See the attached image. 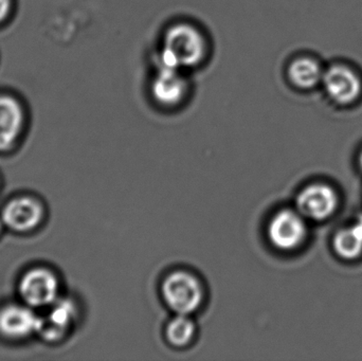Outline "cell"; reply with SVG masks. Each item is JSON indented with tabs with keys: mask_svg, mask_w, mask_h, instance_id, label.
<instances>
[{
	"mask_svg": "<svg viewBox=\"0 0 362 361\" xmlns=\"http://www.w3.org/2000/svg\"><path fill=\"white\" fill-rule=\"evenodd\" d=\"M23 110L16 100L0 97V152L10 150L23 127Z\"/></svg>",
	"mask_w": 362,
	"mask_h": 361,
	"instance_id": "cell-11",
	"label": "cell"
},
{
	"mask_svg": "<svg viewBox=\"0 0 362 361\" xmlns=\"http://www.w3.org/2000/svg\"><path fill=\"white\" fill-rule=\"evenodd\" d=\"M322 83L329 97L344 105L356 101L362 91L361 78L346 66H332L323 73Z\"/></svg>",
	"mask_w": 362,
	"mask_h": 361,
	"instance_id": "cell-7",
	"label": "cell"
},
{
	"mask_svg": "<svg viewBox=\"0 0 362 361\" xmlns=\"http://www.w3.org/2000/svg\"><path fill=\"white\" fill-rule=\"evenodd\" d=\"M189 83L178 69L159 68L151 86L155 101L163 107H176L189 93Z\"/></svg>",
	"mask_w": 362,
	"mask_h": 361,
	"instance_id": "cell-6",
	"label": "cell"
},
{
	"mask_svg": "<svg viewBox=\"0 0 362 361\" xmlns=\"http://www.w3.org/2000/svg\"><path fill=\"white\" fill-rule=\"evenodd\" d=\"M359 165H361V167L362 170V153L361 154V158H359Z\"/></svg>",
	"mask_w": 362,
	"mask_h": 361,
	"instance_id": "cell-16",
	"label": "cell"
},
{
	"mask_svg": "<svg viewBox=\"0 0 362 361\" xmlns=\"http://www.w3.org/2000/svg\"><path fill=\"white\" fill-rule=\"evenodd\" d=\"M161 294L165 304L177 315H191L199 309L204 298L200 280L185 271L170 273L161 286Z\"/></svg>",
	"mask_w": 362,
	"mask_h": 361,
	"instance_id": "cell-2",
	"label": "cell"
},
{
	"mask_svg": "<svg viewBox=\"0 0 362 361\" xmlns=\"http://www.w3.org/2000/svg\"><path fill=\"white\" fill-rule=\"evenodd\" d=\"M196 326L189 315H177L168 324L165 336L174 347H185L193 341Z\"/></svg>",
	"mask_w": 362,
	"mask_h": 361,
	"instance_id": "cell-14",
	"label": "cell"
},
{
	"mask_svg": "<svg viewBox=\"0 0 362 361\" xmlns=\"http://www.w3.org/2000/svg\"><path fill=\"white\" fill-rule=\"evenodd\" d=\"M322 68L310 57H299L291 61L287 69V76L293 86L300 89H310L322 82Z\"/></svg>",
	"mask_w": 362,
	"mask_h": 361,
	"instance_id": "cell-12",
	"label": "cell"
},
{
	"mask_svg": "<svg viewBox=\"0 0 362 361\" xmlns=\"http://www.w3.org/2000/svg\"><path fill=\"white\" fill-rule=\"evenodd\" d=\"M40 317L28 307L8 305L0 311V334L19 339L37 332Z\"/></svg>",
	"mask_w": 362,
	"mask_h": 361,
	"instance_id": "cell-9",
	"label": "cell"
},
{
	"mask_svg": "<svg viewBox=\"0 0 362 361\" xmlns=\"http://www.w3.org/2000/svg\"><path fill=\"white\" fill-rule=\"evenodd\" d=\"M306 235L305 218L298 210H280L268 223V239L281 251L297 249L305 241Z\"/></svg>",
	"mask_w": 362,
	"mask_h": 361,
	"instance_id": "cell-3",
	"label": "cell"
},
{
	"mask_svg": "<svg viewBox=\"0 0 362 361\" xmlns=\"http://www.w3.org/2000/svg\"><path fill=\"white\" fill-rule=\"evenodd\" d=\"M11 8L10 0H0V23L6 18Z\"/></svg>",
	"mask_w": 362,
	"mask_h": 361,
	"instance_id": "cell-15",
	"label": "cell"
},
{
	"mask_svg": "<svg viewBox=\"0 0 362 361\" xmlns=\"http://www.w3.org/2000/svg\"><path fill=\"white\" fill-rule=\"evenodd\" d=\"M0 230H1V224H0Z\"/></svg>",
	"mask_w": 362,
	"mask_h": 361,
	"instance_id": "cell-17",
	"label": "cell"
},
{
	"mask_svg": "<svg viewBox=\"0 0 362 361\" xmlns=\"http://www.w3.org/2000/svg\"><path fill=\"white\" fill-rule=\"evenodd\" d=\"M76 316L72 301L63 299L55 301L52 309L44 317H40L37 333L47 341H57L64 337Z\"/></svg>",
	"mask_w": 362,
	"mask_h": 361,
	"instance_id": "cell-10",
	"label": "cell"
},
{
	"mask_svg": "<svg viewBox=\"0 0 362 361\" xmlns=\"http://www.w3.org/2000/svg\"><path fill=\"white\" fill-rule=\"evenodd\" d=\"M42 216L44 210L40 203L29 197L13 199L2 211L4 224L17 232H27L36 228Z\"/></svg>",
	"mask_w": 362,
	"mask_h": 361,
	"instance_id": "cell-8",
	"label": "cell"
},
{
	"mask_svg": "<svg viewBox=\"0 0 362 361\" xmlns=\"http://www.w3.org/2000/svg\"><path fill=\"white\" fill-rule=\"evenodd\" d=\"M297 210L308 220H323L335 212L338 197L332 187L314 184L304 188L296 201Z\"/></svg>",
	"mask_w": 362,
	"mask_h": 361,
	"instance_id": "cell-5",
	"label": "cell"
},
{
	"mask_svg": "<svg viewBox=\"0 0 362 361\" xmlns=\"http://www.w3.org/2000/svg\"><path fill=\"white\" fill-rule=\"evenodd\" d=\"M208 51V40L202 30L185 21L175 23L165 32L159 68L182 71L198 67L206 61Z\"/></svg>",
	"mask_w": 362,
	"mask_h": 361,
	"instance_id": "cell-1",
	"label": "cell"
},
{
	"mask_svg": "<svg viewBox=\"0 0 362 361\" xmlns=\"http://www.w3.org/2000/svg\"><path fill=\"white\" fill-rule=\"evenodd\" d=\"M334 248L338 256L354 260L362 254V216L353 226L342 229L336 235Z\"/></svg>",
	"mask_w": 362,
	"mask_h": 361,
	"instance_id": "cell-13",
	"label": "cell"
},
{
	"mask_svg": "<svg viewBox=\"0 0 362 361\" xmlns=\"http://www.w3.org/2000/svg\"><path fill=\"white\" fill-rule=\"evenodd\" d=\"M59 282L48 269L34 268L28 271L19 283V294L30 307H42L57 301Z\"/></svg>",
	"mask_w": 362,
	"mask_h": 361,
	"instance_id": "cell-4",
	"label": "cell"
}]
</instances>
